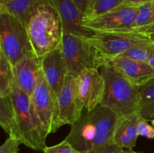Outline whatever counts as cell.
Here are the masks:
<instances>
[{
	"label": "cell",
	"instance_id": "cell-1",
	"mask_svg": "<svg viewBox=\"0 0 154 153\" xmlns=\"http://www.w3.org/2000/svg\"><path fill=\"white\" fill-rule=\"evenodd\" d=\"M118 119L115 112L99 104L93 110L83 112L71 126L65 140L81 153L114 143V133Z\"/></svg>",
	"mask_w": 154,
	"mask_h": 153
},
{
	"label": "cell",
	"instance_id": "cell-2",
	"mask_svg": "<svg viewBox=\"0 0 154 153\" xmlns=\"http://www.w3.org/2000/svg\"><path fill=\"white\" fill-rule=\"evenodd\" d=\"M26 27L33 52L39 58L60 48L64 32L63 23L50 1L38 4L31 12Z\"/></svg>",
	"mask_w": 154,
	"mask_h": 153
},
{
	"label": "cell",
	"instance_id": "cell-3",
	"mask_svg": "<svg viewBox=\"0 0 154 153\" xmlns=\"http://www.w3.org/2000/svg\"><path fill=\"white\" fill-rule=\"evenodd\" d=\"M11 94L16 116V127L12 136L35 151H43L47 146L46 139L48 134L33 107L31 98L18 87L16 81L14 82Z\"/></svg>",
	"mask_w": 154,
	"mask_h": 153
},
{
	"label": "cell",
	"instance_id": "cell-4",
	"mask_svg": "<svg viewBox=\"0 0 154 153\" xmlns=\"http://www.w3.org/2000/svg\"><path fill=\"white\" fill-rule=\"evenodd\" d=\"M100 69L105 83L100 104L115 112L119 118L138 112L140 101L138 86L113 68L103 65Z\"/></svg>",
	"mask_w": 154,
	"mask_h": 153
},
{
	"label": "cell",
	"instance_id": "cell-5",
	"mask_svg": "<svg viewBox=\"0 0 154 153\" xmlns=\"http://www.w3.org/2000/svg\"><path fill=\"white\" fill-rule=\"evenodd\" d=\"M68 75L78 77L86 69L101 68V55L88 38L63 32L60 46Z\"/></svg>",
	"mask_w": 154,
	"mask_h": 153
},
{
	"label": "cell",
	"instance_id": "cell-6",
	"mask_svg": "<svg viewBox=\"0 0 154 153\" xmlns=\"http://www.w3.org/2000/svg\"><path fill=\"white\" fill-rule=\"evenodd\" d=\"M31 52L25 24L7 12H0V52L15 66Z\"/></svg>",
	"mask_w": 154,
	"mask_h": 153
},
{
	"label": "cell",
	"instance_id": "cell-7",
	"mask_svg": "<svg viewBox=\"0 0 154 153\" xmlns=\"http://www.w3.org/2000/svg\"><path fill=\"white\" fill-rule=\"evenodd\" d=\"M88 40L102 57H117L135 45L150 43L147 34L135 31L96 32Z\"/></svg>",
	"mask_w": 154,
	"mask_h": 153
},
{
	"label": "cell",
	"instance_id": "cell-8",
	"mask_svg": "<svg viewBox=\"0 0 154 153\" xmlns=\"http://www.w3.org/2000/svg\"><path fill=\"white\" fill-rule=\"evenodd\" d=\"M30 98L46 133L48 135L56 133L60 128L58 96L46 81L42 70Z\"/></svg>",
	"mask_w": 154,
	"mask_h": 153
},
{
	"label": "cell",
	"instance_id": "cell-9",
	"mask_svg": "<svg viewBox=\"0 0 154 153\" xmlns=\"http://www.w3.org/2000/svg\"><path fill=\"white\" fill-rule=\"evenodd\" d=\"M138 8L121 4L102 15L84 19L86 28L95 32L135 31Z\"/></svg>",
	"mask_w": 154,
	"mask_h": 153
},
{
	"label": "cell",
	"instance_id": "cell-10",
	"mask_svg": "<svg viewBox=\"0 0 154 153\" xmlns=\"http://www.w3.org/2000/svg\"><path fill=\"white\" fill-rule=\"evenodd\" d=\"M59 123L62 127L66 124L72 126L82 115L84 110L81 98L77 77L67 75L58 96Z\"/></svg>",
	"mask_w": 154,
	"mask_h": 153
},
{
	"label": "cell",
	"instance_id": "cell-11",
	"mask_svg": "<svg viewBox=\"0 0 154 153\" xmlns=\"http://www.w3.org/2000/svg\"><path fill=\"white\" fill-rule=\"evenodd\" d=\"M78 88L85 111L99 105L105 92V80L99 69H86L77 77Z\"/></svg>",
	"mask_w": 154,
	"mask_h": 153
},
{
	"label": "cell",
	"instance_id": "cell-12",
	"mask_svg": "<svg viewBox=\"0 0 154 153\" xmlns=\"http://www.w3.org/2000/svg\"><path fill=\"white\" fill-rule=\"evenodd\" d=\"M101 65L109 66L118 70L136 86L143 85L154 76V69L148 62L124 57L105 58L101 56Z\"/></svg>",
	"mask_w": 154,
	"mask_h": 153
},
{
	"label": "cell",
	"instance_id": "cell-13",
	"mask_svg": "<svg viewBox=\"0 0 154 153\" xmlns=\"http://www.w3.org/2000/svg\"><path fill=\"white\" fill-rule=\"evenodd\" d=\"M58 12L64 32L89 38L95 32L84 25V14L72 0H49Z\"/></svg>",
	"mask_w": 154,
	"mask_h": 153
},
{
	"label": "cell",
	"instance_id": "cell-14",
	"mask_svg": "<svg viewBox=\"0 0 154 153\" xmlns=\"http://www.w3.org/2000/svg\"><path fill=\"white\" fill-rule=\"evenodd\" d=\"M42 71L41 58L33 52L27 54L14 66L15 81L20 88L31 97Z\"/></svg>",
	"mask_w": 154,
	"mask_h": 153
},
{
	"label": "cell",
	"instance_id": "cell-15",
	"mask_svg": "<svg viewBox=\"0 0 154 153\" xmlns=\"http://www.w3.org/2000/svg\"><path fill=\"white\" fill-rule=\"evenodd\" d=\"M42 70L45 80L59 96L68 75L67 68L60 48L41 58Z\"/></svg>",
	"mask_w": 154,
	"mask_h": 153
},
{
	"label": "cell",
	"instance_id": "cell-16",
	"mask_svg": "<svg viewBox=\"0 0 154 153\" xmlns=\"http://www.w3.org/2000/svg\"><path fill=\"white\" fill-rule=\"evenodd\" d=\"M138 112L119 118L116 124L113 141L116 145L126 149H132L138 140V126L140 119Z\"/></svg>",
	"mask_w": 154,
	"mask_h": 153
},
{
	"label": "cell",
	"instance_id": "cell-17",
	"mask_svg": "<svg viewBox=\"0 0 154 153\" xmlns=\"http://www.w3.org/2000/svg\"><path fill=\"white\" fill-rule=\"evenodd\" d=\"M49 0H0V12L13 15L23 24L31 12L42 2Z\"/></svg>",
	"mask_w": 154,
	"mask_h": 153
},
{
	"label": "cell",
	"instance_id": "cell-18",
	"mask_svg": "<svg viewBox=\"0 0 154 153\" xmlns=\"http://www.w3.org/2000/svg\"><path fill=\"white\" fill-rule=\"evenodd\" d=\"M138 88L140 94L138 113L143 118L151 122L154 114V76Z\"/></svg>",
	"mask_w": 154,
	"mask_h": 153
},
{
	"label": "cell",
	"instance_id": "cell-19",
	"mask_svg": "<svg viewBox=\"0 0 154 153\" xmlns=\"http://www.w3.org/2000/svg\"><path fill=\"white\" fill-rule=\"evenodd\" d=\"M15 109L11 94L0 97V125L9 136L15 131Z\"/></svg>",
	"mask_w": 154,
	"mask_h": 153
},
{
	"label": "cell",
	"instance_id": "cell-20",
	"mask_svg": "<svg viewBox=\"0 0 154 153\" xmlns=\"http://www.w3.org/2000/svg\"><path fill=\"white\" fill-rule=\"evenodd\" d=\"M14 81V66L0 52V97H5L11 94Z\"/></svg>",
	"mask_w": 154,
	"mask_h": 153
},
{
	"label": "cell",
	"instance_id": "cell-21",
	"mask_svg": "<svg viewBox=\"0 0 154 153\" xmlns=\"http://www.w3.org/2000/svg\"><path fill=\"white\" fill-rule=\"evenodd\" d=\"M124 0H89L84 19L96 17L121 5Z\"/></svg>",
	"mask_w": 154,
	"mask_h": 153
},
{
	"label": "cell",
	"instance_id": "cell-22",
	"mask_svg": "<svg viewBox=\"0 0 154 153\" xmlns=\"http://www.w3.org/2000/svg\"><path fill=\"white\" fill-rule=\"evenodd\" d=\"M153 55L154 43L151 41L150 43L135 45L117 57H124L142 62H148Z\"/></svg>",
	"mask_w": 154,
	"mask_h": 153
},
{
	"label": "cell",
	"instance_id": "cell-23",
	"mask_svg": "<svg viewBox=\"0 0 154 153\" xmlns=\"http://www.w3.org/2000/svg\"><path fill=\"white\" fill-rule=\"evenodd\" d=\"M154 23V1L143 4L138 8L135 30Z\"/></svg>",
	"mask_w": 154,
	"mask_h": 153
},
{
	"label": "cell",
	"instance_id": "cell-24",
	"mask_svg": "<svg viewBox=\"0 0 154 153\" xmlns=\"http://www.w3.org/2000/svg\"><path fill=\"white\" fill-rule=\"evenodd\" d=\"M42 152L43 153H81L66 140L57 145L46 146Z\"/></svg>",
	"mask_w": 154,
	"mask_h": 153
},
{
	"label": "cell",
	"instance_id": "cell-25",
	"mask_svg": "<svg viewBox=\"0 0 154 153\" xmlns=\"http://www.w3.org/2000/svg\"><path fill=\"white\" fill-rule=\"evenodd\" d=\"M138 134L139 136H144L147 139H154V128L149 124L147 120L140 117L138 126Z\"/></svg>",
	"mask_w": 154,
	"mask_h": 153
},
{
	"label": "cell",
	"instance_id": "cell-26",
	"mask_svg": "<svg viewBox=\"0 0 154 153\" xmlns=\"http://www.w3.org/2000/svg\"><path fill=\"white\" fill-rule=\"evenodd\" d=\"M21 142L16 137L9 136L0 147V153H18Z\"/></svg>",
	"mask_w": 154,
	"mask_h": 153
},
{
	"label": "cell",
	"instance_id": "cell-27",
	"mask_svg": "<svg viewBox=\"0 0 154 153\" xmlns=\"http://www.w3.org/2000/svg\"><path fill=\"white\" fill-rule=\"evenodd\" d=\"M124 148L116 145L115 143H110L91 150L87 153H123Z\"/></svg>",
	"mask_w": 154,
	"mask_h": 153
},
{
	"label": "cell",
	"instance_id": "cell-28",
	"mask_svg": "<svg viewBox=\"0 0 154 153\" xmlns=\"http://www.w3.org/2000/svg\"><path fill=\"white\" fill-rule=\"evenodd\" d=\"M152 1H154V0H124L123 4H126V5L132 6V7L138 8L140 6L143 5V4H146V3H148Z\"/></svg>",
	"mask_w": 154,
	"mask_h": 153
},
{
	"label": "cell",
	"instance_id": "cell-29",
	"mask_svg": "<svg viewBox=\"0 0 154 153\" xmlns=\"http://www.w3.org/2000/svg\"><path fill=\"white\" fill-rule=\"evenodd\" d=\"M72 1L76 4V5L78 6V8H79L83 13L85 14L89 0H72Z\"/></svg>",
	"mask_w": 154,
	"mask_h": 153
},
{
	"label": "cell",
	"instance_id": "cell-30",
	"mask_svg": "<svg viewBox=\"0 0 154 153\" xmlns=\"http://www.w3.org/2000/svg\"><path fill=\"white\" fill-rule=\"evenodd\" d=\"M137 31L140 32L145 33V34H150V33L154 32V23L151 25L141 27L137 29Z\"/></svg>",
	"mask_w": 154,
	"mask_h": 153
},
{
	"label": "cell",
	"instance_id": "cell-31",
	"mask_svg": "<svg viewBox=\"0 0 154 153\" xmlns=\"http://www.w3.org/2000/svg\"><path fill=\"white\" fill-rule=\"evenodd\" d=\"M148 63H149V64H150V65L154 69V55L151 57V58H150V59L149 60Z\"/></svg>",
	"mask_w": 154,
	"mask_h": 153
},
{
	"label": "cell",
	"instance_id": "cell-32",
	"mask_svg": "<svg viewBox=\"0 0 154 153\" xmlns=\"http://www.w3.org/2000/svg\"><path fill=\"white\" fill-rule=\"evenodd\" d=\"M123 153H139L137 152H135L133 149H124Z\"/></svg>",
	"mask_w": 154,
	"mask_h": 153
},
{
	"label": "cell",
	"instance_id": "cell-33",
	"mask_svg": "<svg viewBox=\"0 0 154 153\" xmlns=\"http://www.w3.org/2000/svg\"><path fill=\"white\" fill-rule=\"evenodd\" d=\"M149 35V37H150V40H152V41L154 43V32L153 33H150V34H147Z\"/></svg>",
	"mask_w": 154,
	"mask_h": 153
},
{
	"label": "cell",
	"instance_id": "cell-34",
	"mask_svg": "<svg viewBox=\"0 0 154 153\" xmlns=\"http://www.w3.org/2000/svg\"><path fill=\"white\" fill-rule=\"evenodd\" d=\"M151 122H154V114L153 116H152V118H151Z\"/></svg>",
	"mask_w": 154,
	"mask_h": 153
},
{
	"label": "cell",
	"instance_id": "cell-35",
	"mask_svg": "<svg viewBox=\"0 0 154 153\" xmlns=\"http://www.w3.org/2000/svg\"><path fill=\"white\" fill-rule=\"evenodd\" d=\"M139 153H141V152H139Z\"/></svg>",
	"mask_w": 154,
	"mask_h": 153
}]
</instances>
